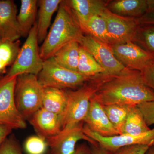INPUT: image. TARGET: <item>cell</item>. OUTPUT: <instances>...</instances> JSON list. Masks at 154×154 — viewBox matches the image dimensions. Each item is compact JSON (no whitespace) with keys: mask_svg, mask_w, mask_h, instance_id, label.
<instances>
[{"mask_svg":"<svg viewBox=\"0 0 154 154\" xmlns=\"http://www.w3.org/2000/svg\"><path fill=\"white\" fill-rule=\"evenodd\" d=\"M93 98L102 106H137L154 101V91L145 84L141 73L126 68L115 75H108Z\"/></svg>","mask_w":154,"mask_h":154,"instance_id":"6da1fadb","label":"cell"},{"mask_svg":"<svg viewBox=\"0 0 154 154\" xmlns=\"http://www.w3.org/2000/svg\"><path fill=\"white\" fill-rule=\"evenodd\" d=\"M84 33L65 1L60 3L54 22L40 48L43 60L52 57L60 48L72 41L80 44Z\"/></svg>","mask_w":154,"mask_h":154,"instance_id":"7a4b0ae2","label":"cell"},{"mask_svg":"<svg viewBox=\"0 0 154 154\" xmlns=\"http://www.w3.org/2000/svg\"><path fill=\"white\" fill-rule=\"evenodd\" d=\"M108 75L100 74L86 82L75 91L66 90L67 103L61 117L62 130L68 129L84 122L89 111L91 100Z\"/></svg>","mask_w":154,"mask_h":154,"instance_id":"3957f363","label":"cell"},{"mask_svg":"<svg viewBox=\"0 0 154 154\" xmlns=\"http://www.w3.org/2000/svg\"><path fill=\"white\" fill-rule=\"evenodd\" d=\"M43 88L37 76L26 74L17 76L15 100L19 113L25 119H29L42 107Z\"/></svg>","mask_w":154,"mask_h":154,"instance_id":"277c9868","label":"cell"},{"mask_svg":"<svg viewBox=\"0 0 154 154\" xmlns=\"http://www.w3.org/2000/svg\"><path fill=\"white\" fill-rule=\"evenodd\" d=\"M37 79L43 88L50 87L61 90L79 88L91 79L60 66L52 57L44 60Z\"/></svg>","mask_w":154,"mask_h":154,"instance_id":"5b68a950","label":"cell"},{"mask_svg":"<svg viewBox=\"0 0 154 154\" xmlns=\"http://www.w3.org/2000/svg\"><path fill=\"white\" fill-rule=\"evenodd\" d=\"M36 22L21 47L18 57L6 76L11 77L30 74L38 75L44 60L40 54Z\"/></svg>","mask_w":154,"mask_h":154,"instance_id":"8992f818","label":"cell"},{"mask_svg":"<svg viewBox=\"0 0 154 154\" xmlns=\"http://www.w3.org/2000/svg\"><path fill=\"white\" fill-rule=\"evenodd\" d=\"M17 76L5 75L0 80V125L11 127L13 129H24L27 125L15 103Z\"/></svg>","mask_w":154,"mask_h":154,"instance_id":"52a82bcc","label":"cell"},{"mask_svg":"<svg viewBox=\"0 0 154 154\" xmlns=\"http://www.w3.org/2000/svg\"><path fill=\"white\" fill-rule=\"evenodd\" d=\"M80 45L93 56L105 74L115 75L127 68L116 57L109 45L88 35L84 36Z\"/></svg>","mask_w":154,"mask_h":154,"instance_id":"ba28073f","label":"cell"},{"mask_svg":"<svg viewBox=\"0 0 154 154\" xmlns=\"http://www.w3.org/2000/svg\"><path fill=\"white\" fill-rule=\"evenodd\" d=\"M101 16L107 24L110 45L134 41L139 27L136 19L119 16L107 7Z\"/></svg>","mask_w":154,"mask_h":154,"instance_id":"9c48e42d","label":"cell"},{"mask_svg":"<svg viewBox=\"0 0 154 154\" xmlns=\"http://www.w3.org/2000/svg\"><path fill=\"white\" fill-rule=\"evenodd\" d=\"M84 133L102 147L115 152L121 148L127 146L143 145L154 146V128L148 132L139 135L119 134L112 137L102 136L92 131L86 126H83Z\"/></svg>","mask_w":154,"mask_h":154,"instance_id":"30bf717a","label":"cell"},{"mask_svg":"<svg viewBox=\"0 0 154 154\" xmlns=\"http://www.w3.org/2000/svg\"><path fill=\"white\" fill-rule=\"evenodd\" d=\"M110 46L117 60L129 69L141 72L154 63V55L133 42Z\"/></svg>","mask_w":154,"mask_h":154,"instance_id":"8fae6325","label":"cell"},{"mask_svg":"<svg viewBox=\"0 0 154 154\" xmlns=\"http://www.w3.org/2000/svg\"><path fill=\"white\" fill-rule=\"evenodd\" d=\"M45 140L49 148L48 154H75L77 142L82 140L91 144L96 143L84 133L82 123L72 128L62 130L58 134Z\"/></svg>","mask_w":154,"mask_h":154,"instance_id":"7c38bea8","label":"cell"},{"mask_svg":"<svg viewBox=\"0 0 154 154\" xmlns=\"http://www.w3.org/2000/svg\"><path fill=\"white\" fill-rule=\"evenodd\" d=\"M17 7L13 0H0V41H16L22 36Z\"/></svg>","mask_w":154,"mask_h":154,"instance_id":"4fadbf2b","label":"cell"},{"mask_svg":"<svg viewBox=\"0 0 154 154\" xmlns=\"http://www.w3.org/2000/svg\"><path fill=\"white\" fill-rule=\"evenodd\" d=\"M83 122L92 131L103 137L119 134L105 113L104 107L94 98L91 100L89 111Z\"/></svg>","mask_w":154,"mask_h":154,"instance_id":"5bb4252c","label":"cell"},{"mask_svg":"<svg viewBox=\"0 0 154 154\" xmlns=\"http://www.w3.org/2000/svg\"><path fill=\"white\" fill-rule=\"evenodd\" d=\"M107 9L121 17L138 18L154 11V0H115L107 2Z\"/></svg>","mask_w":154,"mask_h":154,"instance_id":"9a60e30c","label":"cell"},{"mask_svg":"<svg viewBox=\"0 0 154 154\" xmlns=\"http://www.w3.org/2000/svg\"><path fill=\"white\" fill-rule=\"evenodd\" d=\"M29 119L38 135L45 139L58 134L61 131L60 116L42 107Z\"/></svg>","mask_w":154,"mask_h":154,"instance_id":"2e32d148","label":"cell"},{"mask_svg":"<svg viewBox=\"0 0 154 154\" xmlns=\"http://www.w3.org/2000/svg\"><path fill=\"white\" fill-rule=\"evenodd\" d=\"M65 2L83 32L89 19L95 15H101L107 4L106 1L101 0H69Z\"/></svg>","mask_w":154,"mask_h":154,"instance_id":"e0dca14e","label":"cell"},{"mask_svg":"<svg viewBox=\"0 0 154 154\" xmlns=\"http://www.w3.org/2000/svg\"><path fill=\"white\" fill-rule=\"evenodd\" d=\"M62 0H40L38 1L39 10L37 23L38 43L44 41L48 34L54 14L57 11Z\"/></svg>","mask_w":154,"mask_h":154,"instance_id":"ac0fdd59","label":"cell"},{"mask_svg":"<svg viewBox=\"0 0 154 154\" xmlns=\"http://www.w3.org/2000/svg\"><path fill=\"white\" fill-rule=\"evenodd\" d=\"M67 103L66 90L43 88L42 108L61 117Z\"/></svg>","mask_w":154,"mask_h":154,"instance_id":"d6986e66","label":"cell"},{"mask_svg":"<svg viewBox=\"0 0 154 154\" xmlns=\"http://www.w3.org/2000/svg\"><path fill=\"white\" fill-rule=\"evenodd\" d=\"M80 45L72 41L60 48L52 57L60 66L77 72Z\"/></svg>","mask_w":154,"mask_h":154,"instance_id":"ffe728a7","label":"cell"},{"mask_svg":"<svg viewBox=\"0 0 154 154\" xmlns=\"http://www.w3.org/2000/svg\"><path fill=\"white\" fill-rule=\"evenodd\" d=\"M21 8L17 15V20L22 36H28L36 22L38 1L21 0Z\"/></svg>","mask_w":154,"mask_h":154,"instance_id":"44dd1931","label":"cell"},{"mask_svg":"<svg viewBox=\"0 0 154 154\" xmlns=\"http://www.w3.org/2000/svg\"><path fill=\"white\" fill-rule=\"evenodd\" d=\"M150 130L138 107L137 106H133L127 117L120 134L136 135L148 132Z\"/></svg>","mask_w":154,"mask_h":154,"instance_id":"7402d4cb","label":"cell"},{"mask_svg":"<svg viewBox=\"0 0 154 154\" xmlns=\"http://www.w3.org/2000/svg\"><path fill=\"white\" fill-rule=\"evenodd\" d=\"M77 72L88 78H92L104 74L105 71L88 51L80 45Z\"/></svg>","mask_w":154,"mask_h":154,"instance_id":"603a6c76","label":"cell"},{"mask_svg":"<svg viewBox=\"0 0 154 154\" xmlns=\"http://www.w3.org/2000/svg\"><path fill=\"white\" fill-rule=\"evenodd\" d=\"M20 44L19 39L14 42L0 41V75L5 74L7 68L14 64L21 48Z\"/></svg>","mask_w":154,"mask_h":154,"instance_id":"cb8c5ba5","label":"cell"},{"mask_svg":"<svg viewBox=\"0 0 154 154\" xmlns=\"http://www.w3.org/2000/svg\"><path fill=\"white\" fill-rule=\"evenodd\" d=\"M83 32L110 45L107 24L100 15H95L89 19Z\"/></svg>","mask_w":154,"mask_h":154,"instance_id":"d4e9b609","label":"cell"},{"mask_svg":"<svg viewBox=\"0 0 154 154\" xmlns=\"http://www.w3.org/2000/svg\"><path fill=\"white\" fill-rule=\"evenodd\" d=\"M132 106L125 105H111L103 106L110 122L120 134L127 117Z\"/></svg>","mask_w":154,"mask_h":154,"instance_id":"484cf974","label":"cell"},{"mask_svg":"<svg viewBox=\"0 0 154 154\" xmlns=\"http://www.w3.org/2000/svg\"><path fill=\"white\" fill-rule=\"evenodd\" d=\"M133 42L154 55V25H139Z\"/></svg>","mask_w":154,"mask_h":154,"instance_id":"4316f807","label":"cell"},{"mask_svg":"<svg viewBox=\"0 0 154 154\" xmlns=\"http://www.w3.org/2000/svg\"><path fill=\"white\" fill-rule=\"evenodd\" d=\"M47 147L45 139L38 135L28 137L25 143V150L28 154H44Z\"/></svg>","mask_w":154,"mask_h":154,"instance_id":"83f0119b","label":"cell"},{"mask_svg":"<svg viewBox=\"0 0 154 154\" xmlns=\"http://www.w3.org/2000/svg\"><path fill=\"white\" fill-rule=\"evenodd\" d=\"M0 154H23L19 142L15 136L11 134L0 147Z\"/></svg>","mask_w":154,"mask_h":154,"instance_id":"f1b7e54d","label":"cell"},{"mask_svg":"<svg viewBox=\"0 0 154 154\" xmlns=\"http://www.w3.org/2000/svg\"><path fill=\"white\" fill-rule=\"evenodd\" d=\"M148 126L154 125V101L144 102L137 105Z\"/></svg>","mask_w":154,"mask_h":154,"instance_id":"f546056e","label":"cell"},{"mask_svg":"<svg viewBox=\"0 0 154 154\" xmlns=\"http://www.w3.org/2000/svg\"><path fill=\"white\" fill-rule=\"evenodd\" d=\"M150 147L143 145L127 146L119 149L115 154H146Z\"/></svg>","mask_w":154,"mask_h":154,"instance_id":"4dcf8cb0","label":"cell"},{"mask_svg":"<svg viewBox=\"0 0 154 154\" xmlns=\"http://www.w3.org/2000/svg\"><path fill=\"white\" fill-rule=\"evenodd\" d=\"M141 73L145 84L154 91V63Z\"/></svg>","mask_w":154,"mask_h":154,"instance_id":"1f68e13d","label":"cell"},{"mask_svg":"<svg viewBox=\"0 0 154 154\" xmlns=\"http://www.w3.org/2000/svg\"><path fill=\"white\" fill-rule=\"evenodd\" d=\"M138 25H154V11L136 19Z\"/></svg>","mask_w":154,"mask_h":154,"instance_id":"d6a6232c","label":"cell"},{"mask_svg":"<svg viewBox=\"0 0 154 154\" xmlns=\"http://www.w3.org/2000/svg\"><path fill=\"white\" fill-rule=\"evenodd\" d=\"M13 128L8 126L0 125V147L7 137L11 134Z\"/></svg>","mask_w":154,"mask_h":154,"instance_id":"836d02e7","label":"cell"},{"mask_svg":"<svg viewBox=\"0 0 154 154\" xmlns=\"http://www.w3.org/2000/svg\"><path fill=\"white\" fill-rule=\"evenodd\" d=\"M91 145V146L90 148L91 154H115L114 152L107 150L97 143L95 144Z\"/></svg>","mask_w":154,"mask_h":154,"instance_id":"e575fe53","label":"cell"},{"mask_svg":"<svg viewBox=\"0 0 154 154\" xmlns=\"http://www.w3.org/2000/svg\"><path fill=\"white\" fill-rule=\"evenodd\" d=\"M75 154H91L90 148L85 144L77 147Z\"/></svg>","mask_w":154,"mask_h":154,"instance_id":"d590c367","label":"cell"},{"mask_svg":"<svg viewBox=\"0 0 154 154\" xmlns=\"http://www.w3.org/2000/svg\"><path fill=\"white\" fill-rule=\"evenodd\" d=\"M146 154H154V146L150 147Z\"/></svg>","mask_w":154,"mask_h":154,"instance_id":"8d00e7d4","label":"cell"},{"mask_svg":"<svg viewBox=\"0 0 154 154\" xmlns=\"http://www.w3.org/2000/svg\"><path fill=\"white\" fill-rule=\"evenodd\" d=\"M3 76H2L0 75V80L1 79H2V78Z\"/></svg>","mask_w":154,"mask_h":154,"instance_id":"74e56055","label":"cell"}]
</instances>
